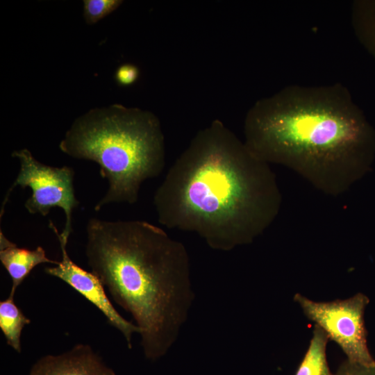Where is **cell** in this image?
I'll list each match as a JSON object with an SVG mask.
<instances>
[{
    "instance_id": "obj_1",
    "label": "cell",
    "mask_w": 375,
    "mask_h": 375,
    "mask_svg": "<svg viewBox=\"0 0 375 375\" xmlns=\"http://www.w3.org/2000/svg\"><path fill=\"white\" fill-rule=\"evenodd\" d=\"M281 203L270 165L219 119L196 133L153 196L160 224L194 233L222 251L253 242Z\"/></svg>"
},
{
    "instance_id": "obj_2",
    "label": "cell",
    "mask_w": 375,
    "mask_h": 375,
    "mask_svg": "<svg viewBox=\"0 0 375 375\" xmlns=\"http://www.w3.org/2000/svg\"><path fill=\"white\" fill-rule=\"evenodd\" d=\"M244 143L259 160L286 167L331 196L370 169L375 131L340 83L286 86L257 101L244 122Z\"/></svg>"
},
{
    "instance_id": "obj_3",
    "label": "cell",
    "mask_w": 375,
    "mask_h": 375,
    "mask_svg": "<svg viewBox=\"0 0 375 375\" xmlns=\"http://www.w3.org/2000/svg\"><path fill=\"white\" fill-rule=\"evenodd\" d=\"M86 235L92 272L133 316L144 356L157 360L176 342L194 300L187 249L142 220L91 218Z\"/></svg>"
},
{
    "instance_id": "obj_4",
    "label": "cell",
    "mask_w": 375,
    "mask_h": 375,
    "mask_svg": "<svg viewBox=\"0 0 375 375\" xmlns=\"http://www.w3.org/2000/svg\"><path fill=\"white\" fill-rule=\"evenodd\" d=\"M69 156L95 162L108 181L94 210L112 203L133 204L142 184L165 165V137L151 112L119 104L93 109L76 119L59 144Z\"/></svg>"
},
{
    "instance_id": "obj_5",
    "label": "cell",
    "mask_w": 375,
    "mask_h": 375,
    "mask_svg": "<svg viewBox=\"0 0 375 375\" xmlns=\"http://www.w3.org/2000/svg\"><path fill=\"white\" fill-rule=\"evenodd\" d=\"M12 156L19 161L18 175L8 190L1 208L0 217L12 190L19 186L29 188L31 197L24 207L32 215L46 216L53 207L62 208L65 215L64 228L60 235L69 240L72 232V212L79 205L74 188V171L71 167H56L37 160L30 151L22 149L15 151Z\"/></svg>"
},
{
    "instance_id": "obj_6",
    "label": "cell",
    "mask_w": 375,
    "mask_h": 375,
    "mask_svg": "<svg viewBox=\"0 0 375 375\" xmlns=\"http://www.w3.org/2000/svg\"><path fill=\"white\" fill-rule=\"evenodd\" d=\"M294 301L299 303L304 315L319 326L334 341L351 362L375 365L367 341L364 312L369 299L362 293L344 300L329 302L313 301L301 294Z\"/></svg>"
},
{
    "instance_id": "obj_7",
    "label": "cell",
    "mask_w": 375,
    "mask_h": 375,
    "mask_svg": "<svg viewBox=\"0 0 375 375\" xmlns=\"http://www.w3.org/2000/svg\"><path fill=\"white\" fill-rule=\"evenodd\" d=\"M49 226L58 239L62 259L58 265L45 267V273L61 279L94 305L106 316L109 324L122 333L128 349H132L133 335L140 334L139 327L121 316L107 297L100 279L72 260L67 251L68 240L58 233L52 222H49Z\"/></svg>"
},
{
    "instance_id": "obj_8",
    "label": "cell",
    "mask_w": 375,
    "mask_h": 375,
    "mask_svg": "<svg viewBox=\"0 0 375 375\" xmlns=\"http://www.w3.org/2000/svg\"><path fill=\"white\" fill-rule=\"evenodd\" d=\"M28 375L116 374L89 344H78L63 353L41 357Z\"/></svg>"
},
{
    "instance_id": "obj_9",
    "label": "cell",
    "mask_w": 375,
    "mask_h": 375,
    "mask_svg": "<svg viewBox=\"0 0 375 375\" xmlns=\"http://www.w3.org/2000/svg\"><path fill=\"white\" fill-rule=\"evenodd\" d=\"M0 260L12 279L9 296L14 297L17 288L32 269L43 263L58 265L59 261L49 258L44 249L38 247L33 250L21 248L10 241L0 232Z\"/></svg>"
},
{
    "instance_id": "obj_10",
    "label": "cell",
    "mask_w": 375,
    "mask_h": 375,
    "mask_svg": "<svg viewBox=\"0 0 375 375\" xmlns=\"http://www.w3.org/2000/svg\"><path fill=\"white\" fill-rule=\"evenodd\" d=\"M351 23L358 42L375 60V0L355 1Z\"/></svg>"
},
{
    "instance_id": "obj_11",
    "label": "cell",
    "mask_w": 375,
    "mask_h": 375,
    "mask_svg": "<svg viewBox=\"0 0 375 375\" xmlns=\"http://www.w3.org/2000/svg\"><path fill=\"white\" fill-rule=\"evenodd\" d=\"M329 338L315 325L309 347L294 375H333L326 359V346Z\"/></svg>"
},
{
    "instance_id": "obj_12",
    "label": "cell",
    "mask_w": 375,
    "mask_h": 375,
    "mask_svg": "<svg viewBox=\"0 0 375 375\" xmlns=\"http://www.w3.org/2000/svg\"><path fill=\"white\" fill-rule=\"evenodd\" d=\"M31 321L17 307L14 297H8L0 302V328L7 344L17 353H21V334L24 326Z\"/></svg>"
},
{
    "instance_id": "obj_13",
    "label": "cell",
    "mask_w": 375,
    "mask_h": 375,
    "mask_svg": "<svg viewBox=\"0 0 375 375\" xmlns=\"http://www.w3.org/2000/svg\"><path fill=\"white\" fill-rule=\"evenodd\" d=\"M122 1L119 0H85L83 12L88 24H94L114 11Z\"/></svg>"
},
{
    "instance_id": "obj_14",
    "label": "cell",
    "mask_w": 375,
    "mask_h": 375,
    "mask_svg": "<svg viewBox=\"0 0 375 375\" xmlns=\"http://www.w3.org/2000/svg\"><path fill=\"white\" fill-rule=\"evenodd\" d=\"M333 375H375V365L365 366L347 360L342 362Z\"/></svg>"
},
{
    "instance_id": "obj_15",
    "label": "cell",
    "mask_w": 375,
    "mask_h": 375,
    "mask_svg": "<svg viewBox=\"0 0 375 375\" xmlns=\"http://www.w3.org/2000/svg\"><path fill=\"white\" fill-rule=\"evenodd\" d=\"M139 76L138 68L133 64L119 66L115 73V79L121 86H128L136 81Z\"/></svg>"
}]
</instances>
